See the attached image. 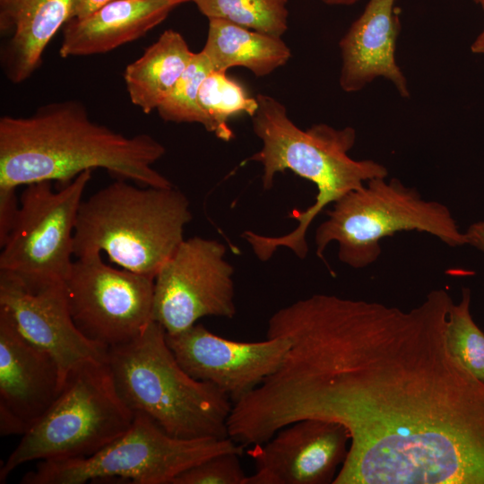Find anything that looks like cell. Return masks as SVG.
I'll use <instances>...</instances> for the list:
<instances>
[{
    "instance_id": "1",
    "label": "cell",
    "mask_w": 484,
    "mask_h": 484,
    "mask_svg": "<svg viewBox=\"0 0 484 484\" xmlns=\"http://www.w3.org/2000/svg\"><path fill=\"white\" fill-rule=\"evenodd\" d=\"M453 303L440 289L409 311L329 294L280 308L266 337L290 349L233 404V436L256 445L331 421L350 442L333 484H484V382L448 345Z\"/></svg>"
},
{
    "instance_id": "2",
    "label": "cell",
    "mask_w": 484,
    "mask_h": 484,
    "mask_svg": "<svg viewBox=\"0 0 484 484\" xmlns=\"http://www.w3.org/2000/svg\"><path fill=\"white\" fill-rule=\"evenodd\" d=\"M166 152L148 134L127 136L93 121L77 100L40 106L27 117H0V188L56 181L102 169L142 186L170 187L153 164Z\"/></svg>"
},
{
    "instance_id": "3",
    "label": "cell",
    "mask_w": 484,
    "mask_h": 484,
    "mask_svg": "<svg viewBox=\"0 0 484 484\" xmlns=\"http://www.w3.org/2000/svg\"><path fill=\"white\" fill-rule=\"evenodd\" d=\"M255 98L258 107L251 119L262 148L248 160L263 166V188L272 187L277 173L291 170L315 185L317 194L311 206L292 212L298 225L291 232L274 237L247 230L242 237L261 261H267L282 246L303 259L308 252L306 237L309 226L324 207L373 178L387 177L388 170L375 160H356L349 156L357 137L353 127L336 129L316 124L302 130L279 100L265 94Z\"/></svg>"
},
{
    "instance_id": "4",
    "label": "cell",
    "mask_w": 484,
    "mask_h": 484,
    "mask_svg": "<svg viewBox=\"0 0 484 484\" xmlns=\"http://www.w3.org/2000/svg\"><path fill=\"white\" fill-rule=\"evenodd\" d=\"M189 205L174 186L138 187L117 179L81 203L73 255L104 252L121 268L155 279L185 239Z\"/></svg>"
},
{
    "instance_id": "5",
    "label": "cell",
    "mask_w": 484,
    "mask_h": 484,
    "mask_svg": "<svg viewBox=\"0 0 484 484\" xmlns=\"http://www.w3.org/2000/svg\"><path fill=\"white\" fill-rule=\"evenodd\" d=\"M107 364L127 407L148 416L170 436L229 437L231 400L183 369L168 345L165 329L156 321L134 340L108 350Z\"/></svg>"
},
{
    "instance_id": "6",
    "label": "cell",
    "mask_w": 484,
    "mask_h": 484,
    "mask_svg": "<svg viewBox=\"0 0 484 484\" xmlns=\"http://www.w3.org/2000/svg\"><path fill=\"white\" fill-rule=\"evenodd\" d=\"M332 205L315 230L316 255L323 258L327 246L336 242L339 260L355 269L374 264L381 240L400 231L428 233L451 247L467 245L446 205L424 199L395 177L373 178Z\"/></svg>"
},
{
    "instance_id": "7",
    "label": "cell",
    "mask_w": 484,
    "mask_h": 484,
    "mask_svg": "<svg viewBox=\"0 0 484 484\" xmlns=\"http://www.w3.org/2000/svg\"><path fill=\"white\" fill-rule=\"evenodd\" d=\"M134 417L116 389L107 361L83 362L67 374L56 399L1 465L0 483L31 461L92 455L122 436Z\"/></svg>"
},
{
    "instance_id": "8",
    "label": "cell",
    "mask_w": 484,
    "mask_h": 484,
    "mask_svg": "<svg viewBox=\"0 0 484 484\" xmlns=\"http://www.w3.org/2000/svg\"><path fill=\"white\" fill-rule=\"evenodd\" d=\"M230 437L185 439L170 436L148 416L134 412L130 428L92 455L40 461L22 484H83L117 479L134 484H173L184 471L219 454H242Z\"/></svg>"
},
{
    "instance_id": "9",
    "label": "cell",
    "mask_w": 484,
    "mask_h": 484,
    "mask_svg": "<svg viewBox=\"0 0 484 484\" xmlns=\"http://www.w3.org/2000/svg\"><path fill=\"white\" fill-rule=\"evenodd\" d=\"M92 170L58 190L52 182L25 186L13 227L1 246L0 270L29 287L65 282L73 261V233L83 192Z\"/></svg>"
},
{
    "instance_id": "10",
    "label": "cell",
    "mask_w": 484,
    "mask_h": 484,
    "mask_svg": "<svg viewBox=\"0 0 484 484\" xmlns=\"http://www.w3.org/2000/svg\"><path fill=\"white\" fill-rule=\"evenodd\" d=\"M65 288L77 329L107 350L134 340L152 321L154 279L108 265L101 254L76 258Z\"/></svg>"
},
{
    "instance_id": "11",
    "label": "cell",
    "mask_w": 484,
    "mask_h": 484,
    "mask_svg": "<svg viewBox=\"0 0 484 484\" xmlns=\"http://www.w3.org/2000/svg\"><path fill=\"white\" fill-rule=\"evenodd\" d=\"M221 242L184 239L154 279L152 320L177 334L204 316L233 318L234 269Z\"/></svg>"
},
{
    "instance_id": "12",
    "label": "cell",
    "mask_w": 484,
    "mask_h": 484,
    "mask_svg": "<svg viewBox=\"0 0 484 484\" xmlns=\"http://www.w3.org/2000/svg\"><path fill=\"white\" fill-rule=\"evenodd\" d=\"M166 339L186 373L217 386L233 404L278 369L290 346L282 335L262 341H232L197 323L179 333H166Z\"/></svg>"
},
{
    "instance_id": "13",
    "label": "cell",
    "mask_w": 484,
    "mask_h": 484,
    "mask_svg": "<svg viewBox=\"0 0 484 484\" xmlns=\"http://www.w3.org/2000/svg\"><path fill=\"white\" fill-rule=\"evenodd\" d=\"M0 307L10 313L28 341L55 359L63 383L83 362L107 361L108 350L88 340L75 326L65 282L29 287L15 274L0 270Z\"/></svg>"
},
{
    "instance_id": "14",
    "label": "cell",
    "mask_w": 484,
    "mask_h": 484,
    "mask_svg": "<svg viewBox=\"0 0 484 484\" xmlns=\"http://www.w3.org/2000/svg\"><path fill=\"white\" fill-rule=\"evenodd\" d=\"M63 379L55 359L28 341L0 307V434H25L58 396Z\"/></svg>"
},
{
    "instance_id": "15",
    "label": "cell",
    "mask_w": 484,
    "mask_h": 484,
    "mask_svg": "<svg viewBox=\"0 0 484 484\" xmlns=\"http://www.w3.org/2000/svg\"><path fill=\"white\" fill-rule=\"evenodd\" d=\"M348 441L346 429L338 423L296 421L247 451L255 472L246 484L333 483L337 466L346 457Z\"/></svg>"
},
{
    "instance_id": "16",
    "label": "cell",
    "mask_w": 484,
    "mask_h": 484,
    "mask_svg": "<svg viewBox=\"0 0 484 484\" xmlns=\"http://www.w3.org/2000/svg\"><path fill=\"white\" fill-rule=\"evenodd\" d=\"M397 0H368L361 15L340 41V86L346 92L363 89L377 77L389 80L402 98L410 97L407 80L396 64L400 31Z\"/></svg>"
},
{
    "instance_id": "17",
    "label": "cell",
    "mask_w": 484,
    "mask_h": 484,
    "mask_svg": "<svg viewBox=\"0 0 484 484\" xmlns=\"http://www.w3.org/2000/svg\"><path fill=\"white\" fill-rule=\"evenodd\" d=\"M189 0H114L82 19L63 27V58L109 52L142 38L161 23L177 6Z\"/></svg>"
},
{
    "instance_id": "18",
    "label": "cell",
    "mask_w": 484,
    "mask_h": 484,
    "mask_svg": "<svg viewBox=\"0 0 484 484\" xmlns=\"http://www.w3.org/2000/svg\"><path fill=\"white\" fill-rule=\"evenodd\" d=\"M71 6L72 0H0V64L10 82L20 84L38 70Z\"/></svg>"
},
{
    "instance_id": "19",
    "label": "cell",
    "mask_w": 484,
    "mask_h": 484,
    "mask_svg": "<svg viewBox=\"0 0 484 484\" xmlns=\"http://www.w3.org/2000/svg\"><path fill=\"white\" fill-rule=\"evenodd\" d=\"M194 54L178 31L166 30L125 69L123 77L131 102L144 114L157 109L186 69Z\"/></svg>"
},
{
    "instance_id": "20",
    "label": "cell",
    "mask_w": 484,
    "mask_h": 484,
    "mask_svg": "<svg viewBox=\"0 0 484 484\" xmlns=\"http://www.w3.org/2000/svg\"><path fill=\"white\" fill-rule=\"evenodd\" d=\"M208 20V34L202 51L213 70L227 72L231 67L242 66L263 77L284 65L291 56L290 48L281 37L222 19Z\"/></svg>"
},
{
    "instance_id": "21",
    "label": "cell",
    "mask_w": 484,
    "mask_h": 484,
    "mask_svg": "<svg viewBox=\"0 0 484 484\" xmlns=\"http://www.w3.org/2000/svg\"><path fill=\"white\" fill-rule=\"evenodd\" d=\"M198 100L208 119L206 130L226 142L234 137L229 118L239 113L252 117L258 107L256 98L248 97L243 87L229 78L226 71L219 70H212L203 79Z\"/></svg>"
},
{
    "instance_id": "22",
    "label": "cell",
    "mask_w": 484,
    "mask_h": 484,
    "mask_svg": "<svg viewBox=\"0 0 484 484\" xmlns=\"http://www.w3.org/2000/svg\"><path fill=\"white\" fill-rule=\"evenodd\" d=\"M208 19L281 37L288 29L287 0H189Z\"/></svg>"
},
{
    "instance_id": "23",
    "label": "cell",
    "mask_w": 484,
    "mask_h": 484,
    "mask_svg": "<svg viewBox=\"0 0 484 484\" xmlns=\"http://www.w3.org/2000/svg\"><path fill=\"white\" fill-rule=\"evenodd\" d=\"M212 70L202 50L194 53L169 94L159 105L160 117L168 122L198 123L207 129L208 119L199 104L198 93L202 82Z\"/></svg>"
},
{
    "instance_id": "24",
    "label": "cell",
    "mask_w": 484,
    "mask_h": 484,
    "mask_svg": "<svg viewBox=\"0 0 484 484\" xmlns=\"http://www.w3.org/2000/svg\"><path fill=\"white\" fill-rule=\"evenodd\" d=\"M471 290L462 288V298L448 313L447 341L451 351L477 378L484 382V333L471 312Z\"/></svg>"
},
{
    "instance_id": "25",
    "label": "cell",
    "mask_w": 484,
    "mask_h": 484,
    "mask_svg": "<svg viewBox=\"0 0 484 484\" xmlns=\"http://www.w3.org/2000/svg\"><path fill=\"white\" fill-rule=\"evenodd\" d=\"M240 455L229 452L212 456L181 472L173 484H246Z\"/></svg>"
},
{
    "instance_id": "26",
    "label": "cell",
    "mask_w": 484,
    "mask_h": 484,
    "mask_svg": "<svg viewBox=\"0 0 484 484\" xmlns=\"http://www.w3.org/2000/svg\"><path fill=\"white\" fill-rule=\"evenodd\" d=\"M20 198L15 188H0V246L6 241L15 222Z\"/></svg>"
},
{
    "instance_id": "27",
    "label": "cell",
    "mask_w": 484,
    "mask_h": 484,
    "mask_svg": "<svg viewBox=\"0 0 484 484\" xmlns=\"http://www.w3.org/2000/svg\"><path fill=\"white\" fill-rule=\"evenodd\" d=\"M114 0H72L70 20L82 19Z\"/></svg>"
},
{
    "instance_id": "28",
    "label": "cell",
    "mask_w": 484,
    "mask_h": 484,
    "mask_svg": "<svg viewBox=\"0 0 484 484\" xmlns=\"http://www.w3.org/2000/svg\"><path fill=\"white\" fill-rule=\"evenodd\" d=\"M467 245L484 253V220L476 221L469 226L464 232Z\"/></svg>"
},
{
    "instance_id": "29",
    "label": "cell",
    "mask_w": 484,
    "mask_h": 484,
    "mask_svg": "<svg viewBox=\"0 0 484 484\" xmlns=\"http://www.w3.org/2000/svg\"><path fill=\"white\" fill-rule=\"evenodd\" d=\"M471 50L474 54L484 55V26L471 44Z\"/></svg>"
},
{
    "instance_id": "30",
    "label": "cell",
    "mask_w": 484,
    "mask_h": 484,
    "mask_svg": "<svg viewBox=\"0 0 484 484\" xmlns=\"http://www.w3.org/2000/svg\"><path fill=\"white\" fill-rule=\"evenodd\" d=\"M326 4L331 5H349L354 4L358 0H322Z\"/></svg>"
},
{
    "instance_id": "31",
    "label": "cell",
    "mask_w": 484,
    "mask_h": 484,
    "mask_svg": "<svg viewBox=\"0 0 484 484\" xmlns=\"http://www.w3.org/2000/svg\"><path fill=\"white\" fill-rule=\"evenodd\" d=\"M478 4L481 6L484 11V0H474Z\"/></svg>"
}]
</instances>
